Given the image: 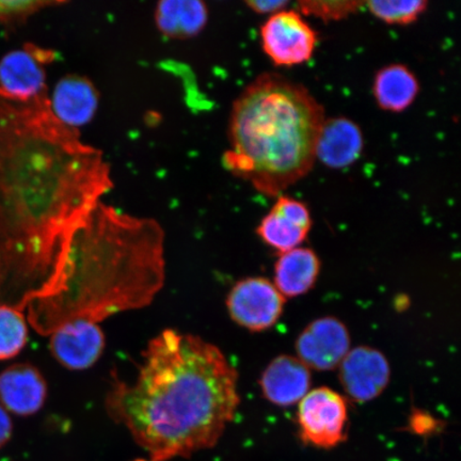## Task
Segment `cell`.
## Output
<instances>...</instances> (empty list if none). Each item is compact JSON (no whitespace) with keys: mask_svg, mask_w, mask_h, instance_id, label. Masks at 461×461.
<instances>
[{"mask_svg":"<svg viewBox=\"0 0 461 461\" xmlns=\"http://www.w3.org/2000/svg\"><path fill=\"white\" fill-rule=\"evenodd\" d=\"M339 366V380L346 393L355 402L376 399L389 384V362L377 349L363 346L349 350Z\"/></svg>","mask_w":461,"mask_h":461,"instance_id":"obj_10","label":"cell"},{"mask_svg":"<svg viewBox=\"0 0 461 461\" xmlns=\"http://www.w3.org/2000/svg\"><path fill=\"white\" fill-rule=\"evenodd\" d=\"M348 328L334 317H322L310 324L296 343L298 359L317 371H330L341 365L349 353Z\"/></svg>","mask_w":461,"mask_h":461,"instance_id":"obj_8","label":"cell"},{"mask_svg":"<svg viewBox=\"0 0 461 461\" xmlns=\"http://www.w3.org/2000/svg\"><path fill=\"white\" fill-rule=\"evenodd\" d=\"M365 140L359 125L344 117L325 119L315 148V158L332 169H344L361 157Z\"/></svg>","mask_w":461,"mask_h":461,"instance_id":"obj_14","label":"cell"},{"mask_svg":"<svg viewBox=\"0 0 461 461\" xmlns=\"http://www.w3.org/2000/svg\"><path fill=\"white\" fill-rule=\"evenodd\" d=\"M420 92L419 80L406 66L390 65L376 73L373 94L383 111L402 113L412 105Z\"/></svg>","mask_w":461,"mask_h":461,"instance_id":"obj_18","label":"cell"},{"mask_svg":"<svg viewBox=\"0 0 461 461\" xmlns=\"http://www.w3.org/2000/svg\"><path fill=\"white\" fill-rule=\"evenodd\" d=\"M14 424L9 412L0 405V448L4 447L13 437Z\"/></svg>","mask_w":461,"mask_h":461,"instance_id":"obj_26","label":"cell"},{"mask_svg":"<svg viewBox=\"0 0 461 461\" xmlns=\"http://www.w3.org/2000/svg\"><path fill=\"white\" fill-rule=\"evenodd\" d=\"M366 5L370 13L389 25H408L422 15L429 3L425 0L409 2H368Z\"/></svg>","mask_w":461,"mask_h":461,"instance_id":"obj_21","label":"cell"},{"mask_svg":"<svg viewBox=\"0 0 461 461\" xmlns=\"http://www.w3.org/2000/svg\"><path fill=\"white\" fill-rule=\"evenodd\" d=\"M366 3L354 2V0H341V2H312L304 0L298 3L301 13L307 16H315L324 22L341 21L360 10Z\"/></svg>","mask_w":461,"mask_h":461,"instance_id":"obj_22","label":"cell"},{"mask_svg":"<svg viewBox=\"0 0 461 461\" xmlns=\"http://www.w3.org/2000/svg\"><path fill=\"white\" fill-rule=\"evenodd\" d=\"M261 41L264 53L274 65L293 67L312 58L317 34L296 11L284 10L264 23Z\"/></svg>","mask_w":461,"mask_h":461,"instance_id":"obj_6","label":"cell"},{"mask_svg":"<svg viewBox=\"0 0 461 461\" xmlns=\"http://www.w3.org/2000/svg\"><path fill=\"white\" fill-rule=\"evenodd\" d=\"M321 262L313 250L295 248L281 253L275 267V286L285 297L301 296L313 287Z\"/></svg>","mask_w":461,"mask_h":461,"instance_id":"obj_17","label":"cell"},{"mask_svg":"<svg viewBox=\"0 0 461 461\" xmlns=\"http://www.w3.org/2000/svg\"><path fill=\"white\" fill-rule=\"evenodd\" d=\"M311 227L312 218L307 205L281 194L273 209L262 219L257 233L265 244L285 253L302 245Z\"/></svg>","mask_w":461,"mask_h":461,"instance_id":"obj_11","label":"cell"},{"mask_svg":"<svg viewBox=\"0 0 461 461\" xmlns=\"http://www.w3.org/2000/svg\"><path fill=\"white\" fill-rule=\"evenodd\" d=\"M50 337V351L54 358L71 371L88 370L100 360L105 350V334L95 322H68Z\"/></svg>","mask_w":461,"mask_h":461,"instance_id":"obj_9","label":"cell"},{"mask_svg":"<svg viewBox=\"0 0 461 461\" xmlns=\"http://www.w3.org/2000/svg\"><path fill=\"white\" fill-rule=\"evenodd\" d=\"M207 16L206 5L199 0H165L155 11L160 32L172 39L197 36L205 27Z\"/></svg>","mask_w":461,"mask_h":461,"instance_id":"obj_19","label":"cell"},{"mask_svg":"<svg viewBox=\"0 0 461 461\" xmlns=\"http://www.w3.org/2000/svg\"><path fill=\"white\" fill-rule=\"evenodd\" d=\"M134 461H151V460H148V459H143V458H138V459H135Z\"/></svg>","mask_w":461,"mask_h":461,"instance_id":"obj_27","label":"cell"},{"mask_svg":"<svg viewBox=\"0 0 461 461\" xmlns=\"http://www.w3.org/2000/svg\"><path fill=\"white\" fill-rule=\"evenodd\" d=\"M134 383L113 377L105 409L151 461L214 447L240 402L239 374L216 345L166 330L148 343Z\"/></svg>","mask_w":461,"mask_h":461,"instance_id":"obj_2","label":"cell"},{"mask_svg":"<svg viewBox=\"0 0 461 461\" xmlns=\"http://www.w3.org/2000/svg\"><path fill=\"white\" fill-rule=\"evenodd\" d=\"M247 7L253 11V13L258 14H278L280 11L285 10L288 5V2L285 0H265V2H247Z\"/></svg>","mask_w":461,"mask_h":461,"instance_id":"obj_25","label":"cell"},{"mask_svg":"<svg viewBox=\"0 0 461 461\" xmlns=\"http://www.w3.org/2000/svg\"><path fill=\"white\" fill-rule=\"evenodd\" d=\"M65 2H0V21L19 22L53 5H66Z\"/></svg>","mask_w":461,"mask_h":461,"instance_id":"obj_23","label":"cell"},{"mask_svg":"<svg viewBox=\"0 0 461 461\" xmlns=\"http://www.w3.org/2000/svg\"><path fill=\"white\" fill-rule=\"evenodd\" d=\"M51 60V51L36 46L11 51L0 62V88L23 101L46 94L44 66Z\"/></svg>","mask_w":461,"mask_h":461,"instance_id":"obj_12","label":"cell"},{"mask_svg":"<svg viewBox=\"0 0 461 461\" xmlns=\"http://www.w3.org/2000/svg\"><path fill=\"white\" fill-rule=\"evenodd\" d=\"M50 104L61 123L77 130L95 117L99 94L88 78L74 75L57 84Z\"/></svg>","mask_w":461,"mask_h":461,"instance_id":"obj_16","label":"cell"},{"mask_svg":"<svg viewBox=\"0 0 461 461\" xmlns=\"http://www.w3.org/2000/svg\"><path fill=\"white\" fill-rule=\"evenodd\" d=\"M311 384L310 368L291 356H280L262 375L263 394L278 406H291L308 393Z\"/></svg>","mask_w":461,"mask_h":461,"instance_id":"obj_15","label":"cell"},{"mask_svg":"<svg viewBox=\"0 0 461 461\" xmlns=\"http://www.w3.org/2000/svg\"><path fill=\"white\" fill-rule=\"evenodd\" d=\"M48 397V384L41 372L19 363L0 373V405L8 412L29 417L41 411Z\"/></svg>","mask_w":461,"mask_h":461,"instance_id":"obj_13","label":"cell"},{"mask_svg":"<svg viewBox=\"0 0 461 461\" xmlns=\"http://www.w3.org/2000/svg\"><path fill=\"white\" fill-rule=\"evenodd\" d=\"M113 187L100 149L51 112L0 88V305L24 312L59 291L75 230Z\"/></svg>","mask_w":461,"mask_h":461,"instance_id":"obj_1","label":"cell"},{"mask_svg":"<svg viewBox=\"0 0 461 461\" xmlns=\"http://www.w3.org/2000/svg\"><path fill=\"white\" fill-rule=\"evenodd\" d=\"M28 341V322L22 311L0 305V360L14 358Z\"/></svg>","mask_w":461,"mask_h":461,"instance_id":"obj_20","label":"cell"},{"mask_svg":"<svg viewBox=\"0 0 461 461\" xmlns=\"http://www.w3.org/2000/svg\"><path fill=\"white\" fill-rule=\"evenodd\" d=\"M297 420L305 445L330 449L348 438V403L330 388L309 391L299 402Z\"/></svg>","mask_w":461,"mask_h":461,"instance_id":"obj_5","label":"cell"},{"mask_svg":"<svg viewBox=\"0 0 461 461\" xmlns=\"http://www.w3.org/2000/svg\"><path fill=\"white\" fill-rule=\"evenodd\" d=\"M324 108L278 73L259 75L233 104L223 166L267 197H279L312 170Z\"/></svg>","mask_w":461,"mask_h":461,"instance_id":"obj_4","label":"cell"},{"mask_svg":"<svg viewBox=\"0 0 461 461\" xmlns=\"http://www.w3.org/2000/svg\"><path fill=\"white\" fill-rule=\"evenodd\" d=\"M409 429L419 436H430L439 429V422L429 413L422 411L414 412L409 420Z\"/></svg>","mask_w":461,"mask_h":461,"instance_id":"obj_24","label":"cell"},{"mask_svg":"<svg viewBox=\"0 0 461 461\" xmlns=\"http://www.w3.org/2000/svg\"><path fill=\"white\" fill-rule=\"evenodd\" d=\"M165 279L160 224L100 202L72 236L59 291L29 305L26 320L42 336L75 321L100 324L148 307Z\"/></svg>","mask_w":461,"mask_h":461,"instance_id":"obj_3","label":"cell"},{"mask_svg":"<svg viewBox=\"0 0 461 461\" xmlns=\"http://www.w3.org/2000/svg\"><path fill=\"white\" fill-rule=\"evenodd\" d=\"M285 297L272 282L247 278L229 293L227 307L230 319L250 331H264L274 326L284 313Z\"/></svg>","mask_w":461,"mask_h":461,"instance_id":"obj_7","label":"cell"}]
</instances>
